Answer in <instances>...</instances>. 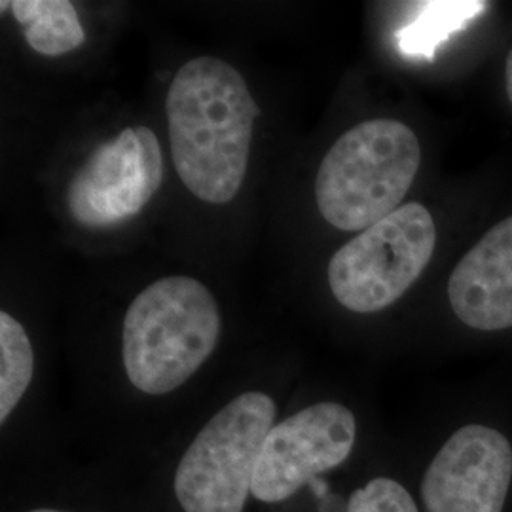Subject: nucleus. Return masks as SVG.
<instances>
[{"mask_svg":"<svg viewBox=\"0 0 512 512\" xmlns=\"http://www.w3.org/2000/svg\"><path fill=\"white\" fill-rule=\"evenodd\" d=\"M165 112L184 186L202 202H232L247 175L260 114L245 78L222 59L196 57L175 74Z\"/></svg>","mask_w":512,"mask_h":512,"instance_id":"obj_1","label":"nucleus"},{"mask_svg":"<svg viewBox=\"0 0 512 512\" xmlns=\"http://www.w3.org/2000/svg\"><path fill=\"white\" fill-rule=\"evenodd\" d=\"M215 296L194 277L173 275L139 294L124 319V366L147 395H165L190 380L220 338Z\"/></svg>","mask_w":512,"mask_h":512,"instance_id":"obj_2","label":"nucleus"},{"mask_svg":"<svg viewBox=\"0 0 512 512\" xmlns=\"http://www.w3.org/2000/svg\"><path fill=\"white\" fill-rule=\"evenodd\" d=\"M420 164V141L406 124L366 120L346 131L321 162L317 207L338 230H366L401 207Z\"/></svg>","mask_w":512,"mask_h":512,"instance_id":"obj_3","label":"nucleus"},{"mask_svg":"<svg viewBox=\"0 0 512 512\" xmlns=\"http://www.w3.org/2000/svg\"><path fill=\"white\" fill-rule=\"evenodd\" d=\"M274 420V399L247 391L205 423L175 473L184 512H243Z\"/></svg>","mask_w":512,"mask_h":512,"instance_id":"obj_4","label":"nucleus"},{"mask_svg":"<svg viewBox=\"0 0 512 512\" xmlns=\"http://www.w3.org/2000/svg\"><path fill=\"white\" fill-rule=\"evenodd\" d=\"M437 245L433 215L406 203L338 249L329 262V287L349 311L374 313L397 302L423 274Z\"/></svg>","mask_w":512,"mask_h":512,"instance_id":"obj_5","label":"nucleus"},{"mask_svg":"<svg viewBox=\"0 0 512 512\" xmlns=\"http://www.w3.org/2000/svg\"><path fill=\"white\" fill-rule=\"evenodd\" d=\"M355 439L357 421L344 404H311L272 427L251 494L264 503L289 499L315 476L342 465Z\"/></svg>","mask_w":512,"mask_h":512,"instance_id":"obj_6","label":"nucleus"},{"mask_svg":"<svg viewBox=\"0 0 512 512\" xmlns=\"http://www.w3.org/2000/svg\"><path fill=\"white\" fill-rule=\"evenodd\" d=\"M158 137L148 128L124 129L95 148L74 175L67 203L84 226H110L137 215L162 184Z\"/></svg>","mask_w":512,"mask_h":512,"instance_id":"obj_7","label":"nucleus"},{"mask_svg":"<svg viewBox=\"0 0 512 512\" xmlns=\"http://www.w3.org/2000/svg\"><path fill=\"white\" fill-rule=\"evenodd\" d=\"M512 448L499 431L467 425L456 431L421 482L427 512H501L511 488Z\"/></svg>","mask_w":512,"mask_h":512,"instance_id":"obj_8","label":"nucleus"},{"mask_svg":"<svg viewBox=\"0 0 512 512\" xmlns=\"http://www.w3.org/2000/svg\"><path fill=\"white\" fill-rule=\"evenodd\" d=\"M452 310L467 327H512V217L501 220L459 260L448 281Z\"/></svg>","mask_w":512,"mask_h":512,"instance_id":"obj_9","label":"nucleus"},{"mask_svg":"<svg viewBox=\"0 0 512 512\" xmlns=\"http://www.w3.org/2000/svg\"><path fill=\"white\" fill-rule=\"evenodd\" d=\"M488 2L478 0H433L416 4L414 16L395 33L401 54L431 61L440 46L482 16Z\"/></svg>","mask_w":512,"mask_h":512,"instance_id":"obj_10","label":"nucleus"},{"mask_svg":"<svg viewBox=\"0 0 512 512\" xmlns=\"http://www.w3.org/2000/svg\"><path fill=\"white\" fill-rule=\"evenodd\" d=\"M27 44L38 54L57 57L80 48L86 40L73 2L16 0L10 2Z\"/></svg>","mask_w":512,"mask_h":512,"instance_id":"obj_11","label":"nucleus"},{"mask_svg":"<svg viewBox=\"0 0 512 512\" xmlns=\"http://www.w3.org/2000/svg\"><path fill=\"white\" fill-rule=\"evenodd\" d=\"M35 353L25 329L0 313V423L8 420L33 380Z\"/></svg>","mask_w":512,"mask_h":512,"instance_id":"obj_12","label":"nucleus"},{"mask_svg":"<svg viewBox=\"0 0 512 512\" xmlns=\"http://www.w3.org/2000/svg\"><path fill=\"white\" fill-rule=\"evenodd\" d=\"M348 512H418V507L399 482L374 478L351 495Z\"/></svg>","mask_w":512,"mask_h":512,"instance_id":"obj_13","label":"nucleus"},{"mask_svg":"<svg viewBox=\"0 0 512 512\" xmlns=\"http://www.w3.org/2000/svg\"><path fill=\"white\" fill-rule=\"evenodd\" d=\"M505 82H507V95L512 103V50L511 54L507 55V65H505Z\"/></svg>","mask_w":512,"mask_h":512,"instance_id":"obj_14","label":"nucleus"},{"mask_svg":"<svg viewBox=\"0 0 512 512\" xmlns=\"http://www.w3.org/2000/svg\"><path fill=\"white\" fill-rule=\"evenodd\" d=\"M29 512H63V511H54V509H37V511H29Z\"/></svg>","mask_w":512,"mask_h":512,"instance_id":"obj_15","label":"nucleus"}]
</instances>
